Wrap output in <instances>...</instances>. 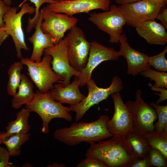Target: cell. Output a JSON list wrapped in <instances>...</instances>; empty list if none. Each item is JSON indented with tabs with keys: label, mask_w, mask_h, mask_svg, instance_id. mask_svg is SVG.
Segmentation results:
<instances>
[{
	"label": "cell",
	"mask_w": 167,
	"mask_h": 167,
	"mask_svg": "<svg viewBox=\"0 0 167 167\" xmlns=\"http://www.w3.org/2000/svg\"><path fill=\"white\" fill-rule=\"evenodd\" d=\"M90 144L86 157L96 158L106 167H130L138 156L124 136L113 135L111 139Z\"/></svg>",
	"instance_id": "6da1fadb"
},
{
	"label": "cell",
	"mask_w": 167,
	"mask_h": 167,
	"mask_svg": "<svg viewBox=\"0 0 167 167\" xmlns=\"http://www.w3.org/2000/svg\"><path fill=\"white\" fill-rule=\"evenodd\" d=\"M109 117L101 115L96 120L90 122L72 123L69 127L57 129L54 132V138L69 146L85 142L90 144L111 138L113 135L106 125Z\"/></svg>",
	"instance_id": "7a4b0ae2"
},
{
	"label": "cell",
	"mask_w": 167,
	"mask_h": 167,
	"mask_svg": "<svg viewBox=\"0 0 167 167\" xmlns=\"http://www.w3.org/2000/svg\"><path fill=\"white\" fill-rule=\"evenodd\" d=\"M30 112L37 113L42 121V132L47 134L49 131V124L55 118H63L68 122L72 120L70 107L64 106L55 100L49 92H37L33 101L26 107Z\"/></svg>",
	"instance_id": "3957f363"
},
{
	"label": "cell",
	"mask_w": 167,
	"mask_h": 167,
	"mask_svg": "<svg viewBox=\"0 0 167 167\" xmlns=\"http://www.w3.org/2000/svg\"><path fill=\"white\" fill-rule=\"evenodd\" d=\"M52 59L51 56L46 54L38 62L32 61L28 58H20V62L27 67L28 75L40 92H49L54 83L60 81L59 77L51 67Z\"/></svg>",
	"instance_id": "277c9868"
},
{
	"label": "cell",
	"mask_w": 167,
	"mask_h": 167,
	"mask_svg": "<svg viewBox=\"0 0 167 167\" xmlns=\"http://www.w3.org/2000/svg\"><path fill=\"white\" fill-rule=\"evenodd\" d=\"M142 93L138 89L135 101H129L125 104L131 115L134 131L141 135L155 131L154 122L157 118L156 109L145 102Z\"/></svg>",
	"instance_id": "5b68a950"
},
{
	"label": "cell",
	"mask_w": 167,
	"mask_h": 167,
	"mask_svg": "<svg viewBox=\"0 0 167 167\" xmlns=\"http://www.w3.org/2000/svg\"><path fill=\"white\" fill-rule=\"evenodd\" d=\"M87 85L88 89L87 96L77 105L70 106L71 111L76 113V121L81 120L92 106L106 99L112 94L119 92L123 88L122 79L118 76L113 78L110 85L107 88L98 87L92 79Z\"/></svg>",
	"instance_id": "8992f818"
},
{
	"label": "cell",
	"mask_w": 167,
	"mask_h": 167,
	"mask_svg": "<svg viewBox=\"0 0 167 167\" xmlns=\"http://www.w3.org/2000/svg\"><path fill=\"white\" fill-rule=\"evenodd\" d=\"M70 30L66 36L68 58L72 67L80 72L87 64L91 43L81 28L75 25Z\"/></svg>",
	"instance_id": "52a82bcc"
},
{
	"label": "cell",
	"mask_w": 167,
	"mask_h": 167,
	"mask_svg": "<svg viewBox=\"0 0 167 167\" xmlns=\"http://www.w3.org/2000/svg\"><path fill=\"white\" fill-rule=\"evenodd\" d=\"M21 7L20 11L17 13V7H11L3 18L4 25L3 28L8 35L11 36L15 46L17 57L19 59L22 57V49H29L25 41L22 26V17L27 13L33 14L35 11V7L30 6L28 2L24 3Z\"/></svg>",
	"instance_id": "ba28073f"
},
{
	"label": "cell",
	"mask_w": 167,
	"mask_h": 167,
	"mask_svg": "<svg viewBox=\"0 0 167 167\" xmlns=\"http://www.w3.org/2000/svg\"><path fill=\"white\" fill-rule=\"evenodd\" d=\"M88 20L99 29L109 34V42L113 43L119 42L123 27L126 23L118 6L114 4L110 6L107 11L91 13Z\"/></svg>",
	"instance_id": "9c48e42d"
},
{
	"label": "cell",
	"mask_w": 167,
	"mask_h": 167,
	"mask_svg": "<svg viewBox=\"0 0 167 167\" xmlns=\"http://www.w3.org/2000/svg\"><path fill=\"white\" fill-rule=\"evenodd\" d=\"M66 43L65 37L53 46L44 50V54L52 57L51 68L59 77V83L63 86L70 84L71 77L75 76L78 78L80 73L73 69L70 63L67 55Z\"/></svg>",
	"instance_id": "30bf717a"
},
{
	"label": "cell",
	"mask_w": 167,
	"mask_h": 167,
	"mask_svg": "<svg viewBox=\"0 0 167 167\" xmlns=\"http://www.w3.org/2000/svg\"><path fill=\"white\" fill-rule=\"evenodd\" d=\"M44 21L41 28L43 32L50 34L54 38L56 44L63 37L65 33L75 26L77 19L62 13H56L50 10L47 6L40 11Z\"/></svg>",
	"instance_id": "8fae6325"
},
{
	"label": "cell",
	"mask_w": 167,
	"mask_h": 167,
	"mask_svg": "<svg viewBox=\"0 0 167 167\" xmlns=\"http://www.w3.org/2000/svg\"><path fill=\"white\" fill-rule=\"evenodd\" d=\"M91 43L87 64L77 78L79 86L81 87L87 85L92 79V71L101 62L108 60H115L120 56L118 51L113 47H107L94 41Z\"/></svg>",
	"instance_id": "7c38bea8"
},
{
	"label": "cell",
	"mask_w": 167,
	"mask_h": 167,
	"mask_svg": "<svg viewBox=\"0 0 167 167\" xmlns=\"http://www.w3.org/2000/svg\"><path fill=\"white\" fill-rule=\"evenodd\" d=\"M118 7L126 23L133 27L147 20L156 19L162 7L148 0H141L131 3L120 5Z\"/></svg>",
	"instance_id": "4fadbf2b"
},
{
	"label": "cell",
	"mask_w": 167,
	"mask_h": 167,
	"mask_svg": "<svg viewBox=\"0 0 167 167\" xmlns=\"http://www.w3.org/2000/svg\"><path fill=\"white\" fill-rule=\"evenodd\" d=\"M110 96L113 102L114 111L112 118L107 121V129L113 135L125 136L127 134L134 131L131 115L119 92Z\"/></svg>",
	"instance_id": "5bb4252c"
},
{
	"label": "cell",
	"mask_w": 167,
	"mask_h": 167,
	"mask_svg": "<svg viewBox=\"0 0 167 167\" xmlns=\"http://www.w3.org/2000/svg\"><path fill=\"white\" fill-rule=\"evenodd\" d=\"M46 6L55 13L66 14L72 16L80 13L89 14L90 11L96 9L107 11L109 9L110 0H59L57 3L49 4Z\"/></svg>",
	"instance_id": "9a60e30c"
},
{
	"label": "cell",
	"mask_w": 167,
	"mask_h": 167,
	"mask_svg": "<svg viewBox=\"0 0 167 167\" xmlns=\"http://www.w3.org/2000/svg\"><path fill=\"white\" fill-rule=\"evenodd\" d=\"M127 40L125 34L121 35L119 38L120 48L118 52L119 55L124 57L127 61V74L136 76L141 72L151 68L148 63L149 56L131 47Z\"/></svg>",
	"instance_id": "2e32d148"
},
{
	"label": "cell",
	"mask_w": 167,
	"mask_h": 167,
	"mask_svg": "<svg viewBox=\"0 0 167 167\" xmlns=\"http://www.w3.org/2000/svg\"><path fill=\"white\" fill-rule=\"evenodd\" d=\"M79 87L78 78L75 77L71 83L66 86H63L58 82L48 92L56 101L70 106L75 105L86 97L80 92Z\"/></svg>",
	"instance_id": "e0dca14e"
},
{
	"label": "cell",
	"mask_w": 167,
	"mask_h": 167,
	"mask_svg": "<svg viewBox=\"0 0 167 167\" xmlns=\"http://www.w3.org/2000/svg\"><path fill=\"white\" fill-rule=\"evenodd\" d=\"M43 20L41 15H40L34 28L35 31L31 36L28 38L33 45V49L29 59L36 62H40L43 54L44 50L56 44L54 37L49 34L43 32L41 28Z\"/></svg>",
	"instance_id": "ac0fdd59"
},
{
	"label": "cell",
	"mask_w": 167,
	"mask_h": 167,
	"mask_svg": "<svg viewBox=\"0 0 167 167\" xmlns=\"http://www.w3.org/2000/svg\"><path fill=\"white\" fill-rule=\"evenodd\" d=\"M135 28L139 35L149 44L164 45L167 43L165 28L155 19L143 22Z\"/></svg>",
	"instance_id": "d6986e66"
},
{
	"label": "cell",
	"mask_w": 167,
	"mask_h": 167,
	"mask_svg": "<svg viewBox=\"0 0 167 167\" xmlns=\"http://www.w3.org/2000/svg\"><path fill=\"white\" fill-rule=\"evenodd\" d=\"M33 89L32 80L25 75L22 73L18 91L13 96L11 101L12 107L18 109L24 105H26L31 103L34 99L35 94Z\"/></svg>",
	"instance_id": "ffe728a7"
},
{
	"label": "cell",
	"mask_w": 167,
	"mask_h": 167,
	"mask_svg": "<svg viewBox=\"0 0 167 167\" xmlns=\"http://www.w3.org/2000/svg\"><path fill=\"white\" fill-rule=\"evenodd\" d=\"M30 112L26 107L22 109L16 114L15 120L8 123L5 133L0 134V138H5L15 133H28L30 129L28 119Z\"/></svg>",
	"instance_id": "44dd1931"
},
{
	"label": "cell",
	"mask_w": 167,
	"mask_h": 167,
	"mask_svg": "<svg viewBox=\"0 0 167 167\" xmlns=\"http://www.w3.org/2000/svg\"><path fill=\"white\" fill-rule=\"evenodd\" d=\"M30 135L28 133H15L0 139L2 143L6 147L10 156H16L20 155L22 145L29 140Z\"/></svg>",
	"instance_id": "7402d4cb"
},
{
	"label": "cell",
	"mask_w": 167,
	"mask_h": 167,
	"mask_svg": "<svg viewBox=\"0 0 167 167\" xmlns=\"http://www.w3.org/2000/svg\"><path fill=\"white\" fill-rule=\"evenodd\" d=\"M137 154L141 159L148 156L151 146L147 140L140 135L135 131L127 134L125 136Z\"/></svg>",
	"instance_id": "603a6c76"
},
{
	"label": "cell",
	"mask_w": 167,
	"mask_h": 167,
	"mask_svg": "<svg viewBox=\"0 0 167 167\" xmlns=\"http://www.w3.org/2000/svg\"><path fill=\"white\" fill-rule=\"evenodd\" d=\"M23 67V65L20 61H17L11 65L8 71L9 80L7 89L9 95L13 96L17 90L22 78Z\"/></svg>",
	"instance_id": "cb8c5ba5"
},
{
	"label": "cell",
	"mask_w": 167,
	"mask_h": 167,
	"mask_svg": "<svg viewBox=\"0 0 167 167\" xmlns=\"http://www.w3.org/2000/svg\"><path fill=\"white\" fill-rule=\"evenodd\" d=\"M141 136L151 147L160 151L167 159V133H158L154 131Z\"/></svg>",
	"instance_id": "d4e9b609"
},
{
	"label": "cell",
	"mask_w": 167,
	"mask_h": 167,
	"mask_svg": "<svg viewBox=\"0 0 167 167\" xmlns=\"http://www.w3.org/2000/svg\"><path fill=\"white\" fill-rule=\"evenodd\" d=\"M150 105L156 112L158 120L154 124V130L158 133H167V105H160L153 102Z\"/></svg>",
	"instance_id": "484cf974"
},
{
	"label": "cell",
	"mask_w": 167,
	"mask_h": 167,
	"mask_svg": "<svg viewBox=\"0 0 167 167\" xmlns=\"http://www.w3.org/2000/svg\"><path fill=\"white\" fill-rule=\"evenodd\" d=\"M140 74L144 77L150 78L151 81H154L155 83L153 85L154 86L167 88V73L150 68L141 72Z\"/></svg>",
	"instance_id": "4316f807"
},
{
	"label": "cell",
	"mask_w": 167,
	"mask_h": 167,
	"mask_svg": "<svg viewBox=\"0 0 167 167\" xmlns=\"http://www.w3.org/2000/svg\"><path fill=\"white\" fill-rule=\"evenodd\" d=\"M27 1H29L33 3L35 6V15L31 19L29 17L28 18V25L27 27V32H30L34 28L35 25L38 19L40 12L39 9L41 6L45 3H48L49 4H53L57 3L59 0H24L18 6V7H21L22 5Z\"/></svg>",
	"instance_id": "83f0119b"
},
{
	"label": "cell",
	"mask_w": 167,
	"mask_h": 167,
	"mask_svg": "<svg viewBox=\"0 0 167 167\" xmlns=\"http://www.w3.org/2000/svg\"><path fill=\"white\" fill-rule=\"evenodd\" d=\"M167 52V46L160 54L149 57L148 63L149 65L153 67L155 70L160 72L167 71V60L165 55Z\"/></svg>",
	"instance_id": "f1b7e54d"
},
{
	"label": "cell",
	"mask_w": 167,
	"mask_h": 167,
	"mask_svg": "<svg viewBox=\"0 0 167 167\" xmlns=\"http://www.w3.org/2000/svg\"><path fill=\"white\" fill-rule=\"evenodd\" d=\"M148 156L151 167H167V159L158 150L151 147Z\"/></svg>",
	"instance_id": "f546056e"
},
{
	"label": "cell",
	"mask_w": 167,
	"mask_h": 167,
	"mask_svg": "<svg viewBox=\"0 0 167 167\" xmlns=\"http://www.w3.org/2000/svg\"><path fill=\"white\" fill-rule=\"evenodd\" d=\"M76 167H106L99 160L92 157H86L75 166Z\"/></svg>",
	"instance_id": "4dcf8cb0"
},
{
	"label": "cell",
	"mask_w": 167,
	"mask_h": 167,
	"mask_svg": "<svg viewBox=\"0 0 167 167\" xmlns=\"http://www.w3.org/2000/svg\"><path fill=\"white\" fill-rule=\"evenodd\" d=\"M10 156L7 149L1 147L0 145V167H12L9 162Z\"/></svg>",
	"instance_id": "1f68e13d"
},
{
	"label": "cell",
	"mask_w": 167,
	"mask_h": 167,
	"mask_svg": "<svg viewBox=\"0 0 167 167\" xmlns=\"http://www.w3.org/2000/svg\"><path fill=\"white\" fill-rule=\"evenodd\" d=\"M148 85L151 87V89L153 90L159 92L160 93L155 92V94L159 95L160 97L156 103L159 105L161 102L167 99V88H161L156 87L152 84L150 83H148Z\"/></svg>",
	"instance_id": "d6a6232c"
},
{
	"label": "cell",
	"mask_w": 167,
	"mask_h": 167,
	"mask_svg": "<svg viewBox=\"0 0 167 167\" xmlns=\"http://www.w3.org/2000/svg\"><path fill=\"white\" fill-rule=\"evenodd\" d=\"M156 19L159 20L166 29H167V8L162 7L158 13Z\"/></svg>",
	"instance_id": "836d02e7"
},
{
	"label": "cell",
	"mask_w": 167,
	"mask_h": 167,
	"mask_svg": "<svg viewBox=\"0 0 167 167\" xmlns=\"http://www.w3.org/2000/svg\"><path fill=\"white\" fill-rule=\"evenodd\" d=\"M150 164L149 156L136 160L130 166V167H150Z\"/></svg>",
	"instance_id": "e575fe53"
},
{
	"label": "cell",
	"mask_w": 167,
	"mask_h": 167,
	"mask_svg": "<svg viewBox=\"0 0 167 167\" xmlns=\"http://www.w3.org/2000/svg\"><path fill=\"white\" fill-rule=\"evenodd\" d=\"M11 7L6 5L3 0H0V28H3L4 26L3 17Z\"/></svg>",
	"instance_id": "d590c367"
},
{
	"label": "cell",
	"mask_w": 167,
	"mask_h": 167,
	"mask_svg": "<svg viewBox=\"0 0 167 167\" xmlns=\"http://www.w3.org/2000/svg\"><path fill=\"white\" fill-rule=\"evenodd\" d=\"M9 35L3 28H0V46L8 37Z\"/></svg>",
	"instance_id": "8d00e7d4"
},
{
	"label": "cell",
	"mask_w": 167,
	"mask_h": 167,
	"mask_svg": "<svg viewBox=\"0 0 167 167\" xmlns=\"http://www.w3.org/2000/svg\"><path fill=\"white\" fill-rule=\"evenodd\" d=\"M141 0H115V2L119 5L131 3Z\"/></svg>",
	"instance_id": "74e56055"
},
{
	"label": "cell",
	"mask_w": 167,
	"mask_h": 167,
	"mask_svg": "<svg viewBox=\"0 0 167 167\" xmlns=\"http://www.w3.org/2000/svg\"><path fill=\"white\" fill-rule=\"evenodd\" d=\"M150 2L156 4L160 5L162 7L164 6L167 3V0H148Z\"/></svg>",
	"instance_id": "f35d334b"
},
{
	"label": "cell",
	"mask_w": 167,
	"mask_h": 167,
	"mask_svg": "<svg viewBox=\"0 0 167 167\" xmlns=\"http://www.w3.org/2000/svg\"><path fill=\"white\" fill-rule=\"evenodd\" d=\"M3 1L7 6H10L12 3L11 0H3Z\"/></svg>",
	"instance_id": "ab89813d"
},
{
	"label": "cell",
	"mask_w": 167,
	"mask_h": 167,
	"mask_svg": "<svg viewBox=\"0 0 167 167\" xmlns=\"http://www.w3.org/2000/svg\"><path fill=\"white\" fill-rule=\"evenodd\" d=\"M64 0V1H71V0Z\"/></svg>",
	"instance_id": "60d3db41"
},
{
	"label": "cell",
	"mask_w": 167,
	"mask_h": 167,
	"mask_svg": "<svg viewBox=\"0 0 167 167\" xmlns=\"http://www.w3.org/2000/svg\"><path fill=\"white\" fill-rule=\"evenodd\" d=\"M2 143H1V140L0 139V145Z\"/></svg>",
	"instance_id": "b9f144b4"
}]
</instances>
